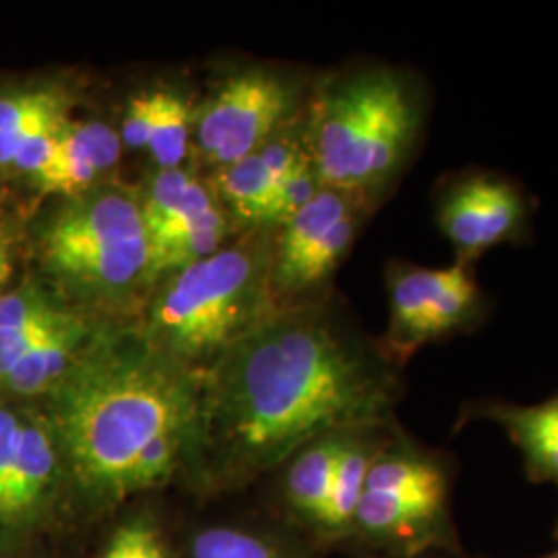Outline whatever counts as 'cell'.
Returning <instances> with one entry per match:
<instances>
[{"label":"cell","mask_w":558,"mask_h":558,"mask_svg":"<svg viewBox=\"0 0 558 558\" xmlns=\"http://www.w3.org/2000/svg\"><path fill=\"white\" fill-rule=\"evenodd\" d=\"M389 329L387 359H408L426 343L476 325L484 296L472 267H418L396 263L387 274Z\"/></svg>","instance_id":"cell-6"},{"label":"cell","mask_w":558,"mask_h":558,"mask_svg":"<svg viewBox=\"0 0 558 558\" xmlns=\"http://www.w3.org/2000/svg\"><path fill=\"white\" fill-rule=\"evenodd\" d=\"M530 211L518 184L490 170H468L445 180L435 201L437 226L453 246L456 263L468 267L490 248L523 239Z\"/></svg>","instance_id":"cell-7"},{"label":"cell","mask_w":558,"mask_h":558,"mask_svg":"<svg viewBox=\"0 0 558 558\" xmlns=\"http://www.w3.org/2000/svg\"><path fill=\"white\" fill-rule=\"evenodd\" d=\"M271 263L265 246L239 244L170 276L151 302L141 336L163 359L205 375L223 352L274 315Z\"/></svg>","instance_id":"cell-3"},{"label":"cell","mask_w":558,"mask_h":558,"mask_svg":"<svg viewBox=\"0 0 558 558\" xmlns=\"http://www.w3.org/2000/svg\"><path fill=\"white\" fill-rule=\"evenodd\" d=\"M23 412L0 403V511L20 453Z\"/></svg>","instance_id":"cell-23"},{"label":"cell","mask_w":558,"mask_h":558,"mask_svg":"<svg viewBox=\"0 0 558 558\" xmlns=\"http://www.w3.org/2000/svg\"><path fill=\"white\" fill-rule=\"evenodd\" d=\"M182 558H294L274 536L242 525H209L197 530Z\"/></svg>","instance_id":"cell-17"},{"label":"cell","mask_w":558,"mask_h":558,"mask_svg":"<svg viewBox=\"0 0 558 558\" xmlns=\"http://www.w3.org/2000/svg\"><path fill=\"white\" fill-rule=\"evenodd\" d=\"M191 135V108L177 94L156 92V117L147 149L161 170L180 168Z\"/></svg>","instance_id":"cell-18"},{"label":"cell","mask_w":558,"mask_h":558,"mask_svg":"<svg viewBox=\"0 0 558 558\" xmlns=\"http://www.w3.org/2000/svg\"><path fill=\"white\" fill-rule=\"evenodd\" d=\"M96 558H133L131 519L122 521L119 527L110 534V538L101 546V550Z\"/></svg>","instance_id":"cell-26"},{"label":"cell","mask_w":558,"mask_h":558,"mask_svg":"<svg viewBox=\"0 0 558 558\" xmlns=\"http://www.w3.org/2000/svg\"><path fill=\"white\" fill-rule=\"evenodd\" d=\"M69 100L54 87H36L0 96V168L13 166L21 147L69 124Z\"/></svg>","instance_id":"cell-11"},{"label":"cell","mask_w":558,"mask_h":558,"mask_svg":"<svg viewBox=\"0 0 558 558\" xmlns=\"http://www.w3.org/2000/svg\"><path fill=\"white\" fill-rule=\"evenodd\" d=\"M11 276V251L9 246L0 248V286Z\"/></svg>","instance_id":"cell-27"},{"label":"cell","mask_w":558,"mask_h":558,"mask_svg":"<svg viewBox=\"0 0 558 558\" xmlns=\"http://www.w3.org/2000/svg\"><path fill=\"white\" fill-rule=\"evenodd\" d=\"M553 558H558V553H557V555H555V557H553Z\"/></svg>","instance_id":"cell-29"},{"label":"cell","mask_w":558,"mask_h":558,"mask_svg":"<svg viewBox=\"0 0 558 558\" xmlns=\"http://www.w3.org/2000/svg\"><path fill=\"white\" fill-rule=\"evenodd\" d=\"M442 499L364 488L354 525L373 538H403L439 513Z\"/></svg>","instance_id":"cell-14"},{"label":"cell","mask_w":558,"mask_h":558,"mask_svg":"<svg viewBox=\"0 0 558 558\" xmlns=\"http://www.w3.org/2000/svg\"><path fill=\"white\" fill-rule=\"evenodd\" d=\"M201 377L158 354L143 336H98L48 396L46 418L59 440L69 493L89 519L135 499L145 449L193 433Z\"/></svg>","instance_id":"cell-2"},{"label":"cell","mask_w":558,"mask_h":558,"mask_svg":"<svg viewBox=\"0 0 558 558\" xmlns=\"http://www.w3.org/2000/svg\"><path fill=\"white\" fill-rule=\"evenodd\" d=\"M341 437L343 435H333L315 440L290 461L286 474V499L290 509L306 523L319 525L333 482Z\"/></svg>","instance_id":"cell-12"},{"label":"cell","mask_w":558,"mask_h":558,"mask_svg":"<svg viewBox=\"0 0 558 558\" xmlns=\"http://www.w3.org/2000/svg\"><path fill=\"white\" fill-rule=\"evenodd\" d=\"M228 236V223L218 228H207L189 236L172 240L149 251V283L163 274H179L182 269L207 259L220 251L221 242Z\"/></svg>","instance_id":"cell-19"},{"label":"cell","mask_w":558,"mask_h":558,"mask_svg":"<svg viewBox=\"0 0 558 558\" xmlns=\"http://www.w3.org/2000/svg\"><path fill=\"white\" fill-rule=\"evenodd\" d=\"M422 126V101L393 71H368L325 87L308 131L323 189L359 199L379 193L410 158Z\"/></svg>","instance_id":"cell-4"},{"label":"cell","mask_w":558,"mask_h":558,"mask_svg":"<svg viewBox=\"0 0 558 558\" xmlns=\"http://www.w3.org/2000/svg\"><path fill=\"white\" fill-rule=\"evenodd\" d=\"M360 435L362 433H348L339 442L329 499L317 525L327 534H341L354 525L368 470L377 459L373 447L366 440H362Z\"/></svg>","instance_id":"cell-13"},{"label":"cell","mask_w":558,"mask_h":558,"mask_svg":"<svg viewBox=\"0 0 558 558\" xmlns=\"http://www.w3.org/2000/svg\"><path fill=\"white\" fill-rule=\"evenodd\" d=\"M396 389L387 359L331 315H271L201 377L186 465L205 493L240 488L315 440L380 426Z\"/></svg>","instance_id":"cell-1"},{"label":"cell","mask_w":558,"mask_h":558,"mask_svg":"<svg viewBox=\"0 0 558 558\" xmlns=\"http://www.w3.org/2000/svg\"><path fill=\"white\" fill-rule=\"evenodd\" d=\"M133 527V558H172L168 539L160 525L145 515L131 518Z\"/></svg>","instance_id":"cell-25"},{"label":"cell","mask_w":558,"mask_h":558,"mask_svg":"<svg viewBox=\"0 0 558 558\" xmlns=\"http://www.w3.org/2000/svg\"><path fill=\"white\" fill-rule=\"evenodd\" d=\"M40 255L48 271L94 308H124L151 286L141 201L120 186L96 184L66 197L41 228Z\"/></svg>","instance_id":"cell-5"},{"label":"cell","mask_w":558,"mask_h":558,"mask_svg":"<svg viewBox=\"0 0 558 558\" xmlns=\"http://www.w3.org/2000/svg\"><path fill=\"white\" fill-rule=\"evenodd\" d=\"M120 135L100 120L69 122L60 133L59 151L52 166L36 180L44 193L75 197L98 184L120 158Z\"/></svg>","instance_id":"cell-10"},{"label":"cell","mask_w":558,"mask_h":558,"mask_svg":"<svg viewBox=\"0 0 558 558\" xmlns=\"http://www.w3.org/2000/svg\"><path fill=\"white\" fill-rule=\"evenodd\" d=\"M294 87L271 71H248L226 81L197 120V147L221 168L265 145L294 110Z\"/></svg>","instance_id":"cell-8"},{"label":"cell","mask_w":558,"mask_h":558,"mask_svg":"<svg viewBox=\"0 0 558 558\" xmlns=\"http://www.w3.org/2000/svg\"><path fill=\"white\" fill-rule=\"evenodd\" d=\"M154 117H156V92L135 96L129 104L122 120L120 141L131 149L147 147Z\"/></svg>","instance_id":"cell-24"},{"label":"cell","mask_w":558,"mask_h":558,"mask_svg":"<svg viewBox=\"0 0 558 558\" xmlns=\"http://www.w3.org/2000/svg\"><path fill=\"white\" fill-rule=\"evenodd\" d=\"M98 333L75 313L59 329L32 345L2 377L0 398L32 399L50 396L94 345Z\"/></svg>","instance_id":"cell-9"},{"label":"cell","mask_w":558,"mask_h":558,"mask_svg":"<svg viewBox=\"0 0 558 558\" xmlns=\"http://www.w3.org/2000/svg\"><path fill=\"white\" fill-rule=\"evenodd\" d=\"M497 420L542 478H558V398L527 408H499Z\"/></svg>","instance_id":"cell-15"},{"label":"cell","mask_w":558,"mask_h":558,"mask_svg":"<svg viewBox=\"0 0 558 558\" xmlns=\"http://www.w3.org/2000/svg\"><path fill=\"white\" fill-rule=\"evenodd\" d=\"M59 300L36 286H25L17 292L0 296V333L20 329L25 323L38 319L59 306Z\"/></svg>","instance_id":"cell-22"},{"label":"cell","mask_w":558,"mask_h":558,"mask_svg":"<svg viewBox=\"0 0 558 558\" xmlns=\"http://www.w3.org/2000/svg\"><path fill=\"white\" fill-rule=\"evenodd\" d=\"M193 180L195 179L182 168L161 170L160 174L151 180L147 195L141 199V216H143L147 236L166 218V214L179 203Z\"/></svg>","instance_id":"cell-21"},{"label":"cell","mask_w":558,"mask_h":558,"mask_svg":"<svg viewBox=\"0 0 558 558\" xmlns=\"http://www.w3.org/2000/svg\"><path fill=\"white\" fill-rule=\"evenodd\" d=\"M216 191L240 220L267 223L276 195V180L269 177L259 154L216 168Z\"/></svg>","instance_id":"cell-16"},{"label":"cell","mask_w":558,"mask_h":558,"mask_svg":"<svg viewBox=\"0 0 558 558\" xmlns=\"http://www.w3.org/2000/svg\"><path fill=\"white\" fill-rule=\"evenodd\" d=\"M4 246H9V240L0 232V248H4Z\"/></svg>","instance_id":"cell-28"},{"label":"cell","mask_w":558,"mask_h":558,"mask_svg":"<svg viewBox=\"0 0 558 558\" xmlns=\"http://www.w3.org/2000/svg\"><path fill=\"white\" fill-rule=\"evenodd\" d=\"M320 189L323 186L308 151L283 179L279 180L267 223L286 226L306 203H311Z\"/></svg>","instance_id":"cell-20"}]
</instances>
